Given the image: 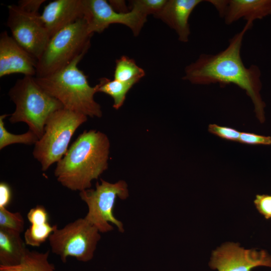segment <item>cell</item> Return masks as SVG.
<instances>
[{
  "label": "cell",
  "instance_id": "19",
  "mask_svg": "<svg viewBox=\"0 0 271 271\" xmlns=\"http://www.w3.org/2000/svg\"><path fill=\"white\" fill-rule=\"evenodd\" d=\"M145 75V72L136 61L126 56H122L115 61L114 79L124 82L139 81Z\"/></svg>",
  "mask_w": 271,
  "mask_h": 271
},
{
  "label": "cell",
  "instance_id": "25",
  "mask_svg": "<svg viewBox=\"0 0 271 271\" xmlns=\"http://www.w3.org/2000/svg\"><path fill=\"white\" fill-rule=\"evenodd\" d=\"M238 142L243 144L249 145H270L271 137L250 132H240Z\"/></svg>",
  "mask_w": 271,
  "mask_h": 271
},
{
  "label": "cell",
  "instance_id": "3",
  "mask_svg": "<svg viewBox=\"0 0 271 271\" xmlns=\"http://www.w3.org/2000/svg\"><path fill=\"white\" fill-rule=\"evenodd\" d=\"M86 53L81 54L55 73L34 77L37 83L60 101L64 108L87 116L100 117L101 106L94 98L98 92L97 86L89 84L87 76L77 66Z\"/></svg>",
  "mask_w": 271,
  "mask_h": 271
},
{
  "label": "cell",
  "instance_id": "16",
  "mask_svg": "<svg viewBox=\"0 0 271 271\" xmlns=\"http://www.w3.org/2000/svg\"><path fill=\"white\" fill-rule=\"evenodd\" d=\"M21 233L0 228V265L19 264L28 249Z\"/></svg>",
  "mask_w": 271,
  "mask_h": 271
},
{
  "label": "cell",
  "instance_id": "6",
  "mask_svg": "<svg viewBox=\"0 0 271 271\" xmlns=\"http://www.w3.org/2000/svg\"><path fill=\"white\" fill-rule=\"evenodd\" d=\"M87 119V116L65 108L56 110L49 116L44 133L35 144L33 152L43 171L47 170L63 157L74 133Z\"/></svg>",
  "mask_w": 271,
  "mask_h": 271
},
{
  "label": "cell",
  "instance_id": "9",
  "mask_svg": "<svg viewBox=\"0 0 271 271\" xmlns=\"http://www.w3.org/2000/svg\"><path fill=\"white\" fill-rule=\"evenodd\" d=\"M7 26L16 42L37 61L41 57L50 37L38 12L26 10L20 6L8 7Z\"/></svg>",
  "mask_w": 271,
  "mask_h": 271
},
{
  "label": "cell",
  "instance_id": "11",
  "mask_svg": "<svg viewBox=\"0 0 271 271\" xmlns=\"http://www.w3.org/2000/svg\"><path fill=\"white\" fill-rule=\"evenodd\" d=\"M209 265L218 271H251L257 266L271 267V255L265 250L245 249L226 242L212 251Z\"/></svg>",
  "mask_w": 271,
  "mask_h": 271
},
{
  "label": "cell",
  "instance_id": "28",
  "mask_svg": "<svg viewBox=\"0 0 271 271\" xmlns=\"http://www.w3.org/2000/svg\"><path fill=\"white\" fill-rule=\"evenodd\" d=\"M12 199V191L9 185L2 182L0 183V208H7Z\"/></svg>",
  "mask_w": 271,
  "mask_h": 271
},
{
  "label": "cell",
  "instance_id": "12",
  "mask_svg": "<svg viewBox=\"0 0 271 271\" xmlns=\"http://www.w3.org/2000/svg\"><path fill=\"white\" fill-rule=\"evenodd\" d=\"M37 61L20 46L7 31L0 35V77L15 73L34 77Z\"/></svg>",
  "mask_w": 271,
  "mask_h": 271
},
{
  "label": "cell",
  "instance_id": "2",
  "mask_svg": "<svg viewBox=\"0 0 271 271\" xmlns=\"http://www.w3.org/2000/svg\"><path fill=\"white\" fill-rule=\"evenodd\" d=\"M110 143L107 136L96 130H84L57 162L54 175L72 191L90 189L92 181L108 168Z\"/></svg>",
  "mask_w": 271,
  "mask_h": 271
},
{
  "label": "cell",
  "instance_id": "5",
  "mask_svg": "<svg viewBox=\"0 0 271 271\" xmlns=\"http://www.w3.org/2000/svg\"><path fill=\"white\" fill-rule=\"evenodd\" d=\"M92 35L84 18L61 29L49 39L37 61L36 76L43 77L62 69L76 57L86 53Z\"/></svg>",
  "mask_w": 271,
  "mask_h": 271
},
{
  "label": "cell",
  "instance_id": "24",
  "mask_svg": "<svg viewBox=\"0 0 271 271\" xmlns=\"http://www.w3.org/2000/svg\"><path fill=\"white\" fill-rule=\"evenodd\" d=\"M208 129L211 133L230 141L238 142L240 134V132L234 128L216 124H210Z\"/></svg>",
  "mask_w": 271,
  "mask_h": 271
},
{
  "label": "cell",
  "instance_id": "21",
  "mask_svg": "<svg viewBox=\"0 0 271 271\" xmlns=\"http://www.w3.org/2000/svg\"><path fill=\"white\" fill-rule=\"evenodd\" d=\"M57 225H51L48 222L31 224L24 233L26 245L38 247L48 239Z\"/></svg>",
  "mask_w": 271,
  "mask_h": 271
},
{
  "label": "cell",
  "instance_id": "8",
  "mask_svg": "<svg viewBox=\"0 0 271 271\" xmlns=\"http://www.w3.org/2000/svg\"><path fill=\"white\" fill-rule=\"evenodd\" d=\"M97 182L95 189H88L79 193V196L88 207V212L84 217L90 224L101 233H106L113 229L115 225L120 232H124L123 225L113 215V208L117 198L126 199L128 190L126 183L123 180L111 183L102 179Z\"/></svg>",
  "mask_w": 271,
  "mask_h": 271
},
{
  "label": "cell",
  "instance_id": "7",
  "mask_svg": "<svg viewBox=\"0 0 271 271\" xmlns=\"http://www.w3.org/2000/svg\"><path fill=\"white\" fill-rule=\"evenodd\" d=\"M100 232L85 218H78L62 228L57 225L48 240L51 251L59 256L65 263L69 256L80 261L87 262L92 259Z\"/></svg>",
  "mask_w": 271,
  "mask_h": 271
},
{
  "label": "cell",
  "instance_id": "29",
  "mask_svg": "<svg viewBox=\"0 0 271 271\" xmlns=\"http://www.w3.org/2000/svg\"><path fill=\"white\" fill-rule=\"evenodd\" d=\"M45 2V0H21L18 5L29 11L38 12L41 5Z\"/></svg>",
  "mask_w": 271,
  "mask_h": 271
},
{
  "label": "cell",
  "instance_id": "14",
  "mask_svg": "<svg viewBox=\"0 0 271 271\" xmlns=\"http://www.w3.org/2000/svg\"><path fill=\"white\" fill-rule=\"evenodd\" d=\"M202 2V0H167L162 10L154 17L174 30L180 42L187 43L190 35V16Z\"/></svg>",
  "mask_w": 271,
  "mask_h": 271
},
{
  "label": "cell",
  "instance_id": "15",
  "mask_svg": "<svg viewBox=\"0 0 271 271\" xmlns=\"http://www.w3.org/2000/svg\"><path fill=\"white\" fill-rule=\"evenodd\" d=\"M271 15V0H225L220 16L227 25L240 19L252 23Z\"/></svg>",
  "mask_w": 271,
  "mask_h": 271
},
{
  "label": "cell",
  "instance_id": "27",
  "mask_svg": "<svg viewBox=\"0 0 271 271\" xmlns=\"http://www.w3.org/2000/svg\"><path fill=\"white\" fill-rule=\"evenodd\" d=\"M27 218L31 224L48 222L49 216L46 208L42 205H38L30 210Z\"/></svg>",
  "mask_w": 271,
  "mask_h": 271
},
{
  "label": "cell",
  "instance_id": "23",
  "mask_svg": "<svg viewBox=\"0 0 271 271\" xmlns=\"http://www.w3.org/2000/svg\"><path fill=\"white\" fill-rule=\"evenodd\" d=\"M167 0H132L129 2L130 10H134L147 18L150 15L154 16L163 8Z\"/></svg>",
  "mask_w": 271,
  "mask_h": 271
},
{
  "label": "cell",
  "instance_id": "10",
  "mask_svg": "<svg viewBox=\"0 0 271 271\" xmlns=\"http://www.w3.org/2000/svg\"><path fill=\"white\" fill-rule=\"evenodd\" d=\"M83 17L89 33H101L110 25H123L130 29L134 36H138L147 17L134 10L126 13L116 12L105 0H82Z\"/></svg>",
  "mask_w": 271,
  "mask_h": 271
},
{
  "label": "cell",
  "instance_id": "20",
  "mask_svg": "<svg viewBox=\"0 0 271 271\" xmlns=\"http://www.w3.org/2000/svg\"><path fill=\"white\" fill-rule=\"evenodd\" d=\"M5 114L0 116V150L7 146L14 144H22L28 145H35L39 138L32 131L20 134H15L9 132L5 126L4 119L9 116Z\"/></svg>",
  "mask_w": 271,
  "mask_h": 271
},
{
  "label": "cell",
  "instance_id": "17",
  "mask_svg": "<svg viewBox=\"0 0 271 271\" xmlns=\"http://www.w3.org/2000/svg\"><path fill=\"white\" fill-rule=\"evenodd\" d=\"M49 251L44 252L29 249L21 262L14 266L0 265V271H57L48 260Z\"/></svg>",
  "mask_w": 271,
  "mask_h": 271
},
{
  "label": "cell",
  "instance_id": "18",
  "mask_svg": "<svg viewBox=\"0 0 271 271\" xmlns=\"http://www.w3.org/2000/svg\"><path fill=\"white\" fill-rule=\"evenodd\" d=\"M138 82L135 80L124 82L102 77L99 79V83L96 85L97 92L104 93L112 98L113 107L118 109L123 105L127 93Z\"/></svg>",
  "mask_w": 271,
  "mask_h": 271
},
{
  "label": "cell",
  "instance_id": "1",
  "mask_svg": "<svg viewBox=\"0 0 271 271\" xmlns=\"http://www.w3.org/2000/svg\"><path fill=\"white\" fill-rule=\"evenodd\" d=\"M252 25V23L246 22L242 30L230 39L224 50L215 54L200 55L195 61L185 67L182 78L194 84L236 85L250 97L256 116L263 123L265 121V104L260 94L261 71L255 65L246 67L240 53L243 37Z\"/></svg>",
  "mask_w": 271,
  "mask_h": 271
},
{
  "label": "cell",
  "instance_id": "30",
  "mask_svg": "<svg viewBox=\"0 0 271 271\" xmlns=\"http://www.w3.org/2000/svg\"><path fill=\"white\" fill-rule=\"evenodd\" d=\"M110 5L116 12L120 13H126L130 10L126 5L124 1L111 0L108 1Z\"/></svg>",
  "mask_w": 271,
  "mask_h": 271
},
{
  "label": "cell",
  "instance_id": "13",
  "mask_svg": "<svg viewBox=\"0 0 271 271\" xmlns=\"http://www.w3.org/2000/svg\"><path fill=\"white\" fill-rule=\"evenodd\" d=\"M50 38L64 27L83 18L82 0H56L48 3L40 15Z\"/></svg>",
  "mask_w": 271,
  "mask_h": 271
},
{
  "label": "cell",
  "instance_id": "26",
  "mask_svg": "<svg viewBox=\"0 0 271 271\" xmlns=\"http://www.w3.org/2000/svg\"><path fill=\"white\" fill-rule=\"evenodd\" d=\"M254 204L259 213L265 219H271V195L257 194L254 200Z\"/></svg>",
  "mask_w": 271,
  "mask_h": 271
},
{
  "label": "cell",
  "instance_id": "22",
  "mask_svg": "<svg viewBox=\"0 0 271 271\" xmlns=\"http://www.w3.org/2000/svg\"><path fill=\"white\" fill-rule=\"evenodd\" d=\"M24 226V219L21 213L12 212L7 208H0V228L21 233Z\"/></svg>",
  "mask_w": 271,
  "mask_h": 271
},
{
  "label": "cell",
  "instance_id": "4",
  "mask_svg": "<svg viewBox=\"0 0 271 271\" xmlns=\"http://www.w3.org/2000/svg\"><path fill=\"white\" fill-rule=\"evenodd\" d=\"M16 105L9 121L12 123L23 122L39 139L42 137L49 116L64 108L61 103L46 92L35 81L34 77L24 76L18 79L9 92Z\"/></svg>",
  "mask_w": 271,
  "mask_h": 271
}]
</instances>
